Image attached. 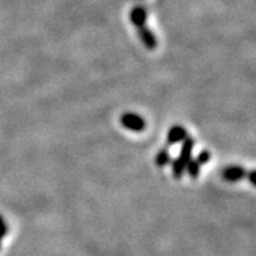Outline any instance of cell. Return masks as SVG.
Instances as JSON below:
<instances>
[{
    "label": "cell",
    "instance_id": "obj_5",
    "mask_svg": "<svg viewBox=\"0 0 256 256\" xmlns=\"http://www.w3.org/2000/svg\"><path fill=\"white\" fill-rule=\"evenodd\" d=\"M187 138V132L186 128L182 126H172L168 134V144L176 145L178 142H182Z\"/></svg>",
    "mask_w": 256,
    "mask_h": 256
},
{
    "label": "cell",
    "instance_id": "obj_7",
    "mask_svg": "<svg viewBox=\"0 0 256 256\" xmlns=\"http://www.w3.org/2000/svg\"><path fill=\"white\" fill-rule=\"evenodd\" d=\"M168 162H170V153H168L166 148L161 149L157 157H156V165L158 166V168H164V166L168 165Z\"/></svg>",
    "mask_w": 256,
    "mask_h": 256
},
{
    "label": "cell",
    "instance_id": "obj_6",
    "mask_svg": "<svg viewBox=\"0 0 256 256\" xmlns=\"http://www.w3.org/2000/svg\"><path fill=\"white\" fill-rule=\"evenodd\" d=\"M186 172H188V176L191 179H196L199 176L200 172V164L196 160H190L187 166H186Z\"/></svg>",
    "mask_w": 256,
    "mask_h": 256
},
{
    "label": "cell",
    "instance_id": "obj_4",
    "mask_svg": "<svg viewBox=\"0 0 256 256\" xmlns=\"http://www.w3.org/2000/svg\"><path fill=\"white\" fill-rule=\"evenodd\" d=\"M136 29H138V36H140L142 40L144 42L145 48H148V50H154V48H157V40H156L154 34L146 28V24L140 25V26H138Z\"/></svg>",
    "mask_w": 256,
    "mask_h": 256
},
{
    "label": "cell",
    "instance_id": "obj_3",
    "mask_svg": "<svg viewBox=\"0 0 256 256\" xmlns=\"http://www.w3.org/2000/svg\"><path fill=\"white\" fill-rule=\"evenodd\" d=\"M221 176L226 182H238L240 179L246 178L247 172L242 166H228L221 172Z\"/></svg>",
    "mask_w": 256,
    "mask_h": 256
},
{
    "label": "cell",
    "instance_id": "obj_1",
    "mask_svg": "<svg viewBox=\"0 0 256 256\" xmlns=\"http://www.w3.org/2000/svg\"><path fill=\"white\" fill-rule=\"evenodd\" d=\"M182 149H180V154H179L178 158L172 162V176L176 179H180L183 176L186 172V166L188 164V161L191 160V153L192 149H194V145H195V142L192 138H187L183 140Z\"/></svg>",
    "mask_w": 256,
    "mask_h": 256
},
{
    "label": "cell",
    "instance_id": "obj_2",
    "mask_svg": "<svg viewBox=\"0 0 256 256\" xmlns=\"http://www.w3.org/2000/svg\"><path fill=\"white\" fill-rule=\"evenodd\" d=\"M123 127L134 132H142L145 130V120L138 114L135 112H126L120 118Z\"/></svg>",
    "mask_w": 256,
    "mask_h": 256
},
{
    "label": "cell",
    "instance_id": "obj_8",
    "mask_svg": "<svg viewBox=\"0 0 256 256\" xmlns=\"http://www.w3.org/2000/svg\"><path fill=\"white\" fill-rule=\"evenodd\" d=\"M209 160H210V153H209L208 150H202V152H200V154L198 156L196 161L199 162L200 165H206V164L209 162Z\"/></svg>",
    "mask_w": 256,
    "mask_h": 256
},
{
    "label": "cell",
    "instance_id": "obj_9",
    "mask_svg": "<svg viewBox=\"0 0 256 256\" xmlns=\"http://www.w3.org/2000/svg\"><path fill=\"white\" fill-rule=\"evenodd\" d=\"M7 234V225L4 222L3 217L0 216V238Z\"/></svg>",
    "mask_w": 256,
    "mask_h": 256
},
{
    "label": "cell",
    "instance_id": "obj_10",
    "mask_svg": "<svg viewBox=\"0 0 256 256\" xmlns=\"http://www.w3.org/2000/svg\"><path fill=\"white\" fill-rule=\"evenodd\" d=\"M247 176H248V179H250V182H251V184H255V170H251L250 172H247Z\"/></svg>",
    "mask_w": 256,
    "mask_h": 256
}]
</instances>
